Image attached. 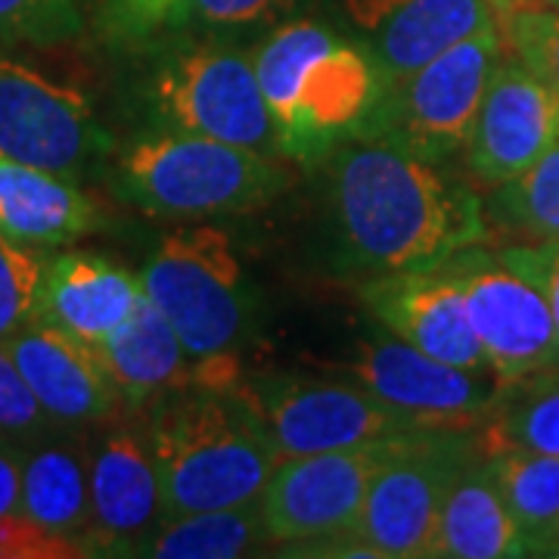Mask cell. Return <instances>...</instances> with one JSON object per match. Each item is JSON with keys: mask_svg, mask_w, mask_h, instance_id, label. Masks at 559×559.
<instances>
[{"mask_svg": "<svg viewBox=\"0 0 559 559\" xmlns=\"http://www.w3.org/2000/svg\"><path fill=\"white\" fill-rule=\"evenodd\" d=\"M507 44L498 22L463 38L414 75L382 91L355 140H377L426 162H444L466 150L481 97Z\"/></svg>", "mask_w": 559, "mask_h": 559, "instance_id": "5", "label": "cell"}, {"mask_svg": "<svg viewBox=\"0 0 559 559\" xmlns=\"http://www.w3.org/2000/svg\"><path fill=\"white\" fill-rule=\"evenodd\" d=\"M540 7H557L559 10V0H540Z\"/></svg>", "mask_w": 559, "mask_h": 559, "instance_id": "39", "label": "cell"}, {"mask_svg": "<svg viewBox=\"0 0 559 559\" xmlns=\"http://www.w3.org/2000/svg\"><path fill=\"white\" fill-rule=\"evenodd\" d=\"M485 218L525 242L559 240V140L520 178L495 187Z\"/></svg>", "mask_w": 559, "mask_h": 559, "instance_id": "28", "label": "cell"}, {"mask_svg": "<svg viewBox=\"0 0 559 559\" xmlns=\"http://www.w3.org/2000/svg\"><path fill=\"white\" fill-rule=\"evenodd\" d=\"M3 345L53 423H100L119 411V389L109 380L94 345L40 318L25 323Z\"/></svg>", "mask_w": 559, "mask_h": 559, "instance_id": "17", "label": "cell"}, {"mask_svg": "<svg viewBox=\"0 0 559 559\" xmlns=\"http://www.w3.org/2000/svg\"><path fill=\"white\" fill-rule=\"evenodd\" d=\"M559 140V94L520 57L503 50L481 97L466 168L481 187L520 178Z\"/></svg>", "mask_w": 559, "mask_h": 559, "instance_id": "13", "label": "cell"}, {"mask_svg": "<svg viewBox=\"0 0 559 559\" xmlns=\"http://www.w3.org/2000/svg\"><path fill=\"white\" fill-rule=\"evenodd\" d=\"M91 554H143L165 522L159 466L150 439L116 429L91 454Z\"/></svg>", "mask_w": 559, "mask_h": 559, "instance_id": "15", "label": "cell"}, {"mask_svg": "<svg viewBox=\"0 0 559 559\" xmlns=\"http://www.w3.org/2000/svg\"><path fill=\"white\" fill-rule=\"evenodd\" d=\"M503 44L559 94V10L522 7L498 16Z\"/></svg>", "mask_w": 559, "mask_h": 559, "instance_id": "31", "label": "cell"}, {"mask_svg": "<svg viewBox=\"0 0 559 559\" xmlns=\"http://www.w3.org/2000/svg\"><path fill=\"white\" fill-rule=\"evenodd\" d=\"M242 392L264 423L280 460L360 448L417 429L360 382L299 380L277 373L242 380Z\"/></svg>", "mask_w": 559, "mask_h": 559, "instance_id": "10", "label": "cell"}, {"mask_svg": "<svg viewBox=\"0 0 559 559\" xmlns=\"http://www.w3.org/2000/svg\"><path fill=\"white\" fill-rule=\"evenodd\" d=\"M47 261L32 246L0 234V342L38 320Z\"/></svg>", "mask_w": 559, "mask_h": 559, "instance_id": "29", "label": "cell"}, {"mask_svg": "<svg viewBox=\"0 0 559 559\" xmlns=\"http://www.w3.org/2000/svg\"><path fill=\"white\" fill-rule=\"evenodd\" d=\"M330 197L345 264L367 277L432 271L488 240L473 187L389 143H340L330 153Z\"/></svg>", "mask_w": 559, "mask_h": 559, "instance_id": "1", "label": "cell"}, {"mask_svg": "<svg viewBox=\"0 0 559 559\" xmlns=\"http://www.w3.org/2000/svg\"><path fill=\"white\" fill-rule=\"evenodd\" d=\"M150 448L159 466L165 520L255 503L280 463L242 380L183 382L153 401Z\"/></svg>", "mask_w": 559, "mask_h": 559, "instance_id": "2", "label": "cell"}, {"mask_svg": "<svg viewBox=\"0 0 559 559\" xmlns=\"http://www.w3.org/2000/svg\"><path fill=\"white\" fill-rule=\"evenodd\" d=\"M385 87V75L367 47L336 40L301 79L296 124L283 143V156L318 162L345 140H355Z\"/></svg>", "mask_w": 559, "mask_h": 559, "instance_id": "16", "label": "cell"}, {"mask_svg": "<svg viewBox=\"0 0 559 559\" xmlns=\"http://www.w3.org/2000/svg\"><path fill=\"white\" fill-rule=\"evenodd\" d=\"M100 227L94 200L72 178L0 156V234L44 249L69 246Z\"/></svg>", "mask_w": 559, "mask_h": 559, "instance_id": "20", "label": "cell"}, {"mask_svg": "<svg viewBox=\"0 0 559 559\" xmlns=\"http://www.w3.org/2000/svg\"><path fill=\"white\" fill-rule=\"evenodd\" d=\"M94 557L79 538L57 535L25 513L0 516V559H79Z\"/></svg>", "mask_w": 559, "mask_h": 559, "instance_id": "33", "label": "cell"}, {"mask_svg": "<svg viewBox=\"0 0 559 559\" xmlns=\"http://www.w3.org/2000/svg\"><path fill=\"white\" fill-rule=\"evenodd\" d=\"M463 286L485 358L507 385L559 370V333L535 280L500 252L469 246L444 264Z\"/></svg>", "mask_w": 559, "mask_h": 559, "instance_id": "8", "label": "cell"}, {"mask_svg": "<svg viewBox=\"0 0 559 559\" xmlns=\"http://www.w3.org/2000/svg\"><path fill=\"white\" fill-rule=\"evenodd\" d=\"M333 44H336V38L323 25L299 20L280 25L277 32L252 53L261 94H264V103H267L274 124H277L280 153H283V143L296 124V100H299L301 79H305L308 66L318 60L320 53H326Z\"/></svg>", "mask_w": 559, "mask_h": 559, "instance_id": "27", "label": "cell"}, {"mask_svg": "<svg viewBox=\"0 0 559 559\" xmlns=\"http://www.w3.org/2000/svg\"><path fill=\"white\" fill-rule=\"evenodd\" d=\"M352 20L370 35L367 50L399 84L463 38L498 22L491 0H348Z\"/></svg>", "mask_w": 559, "mask_h": 559, "instance_id": "18", "label": "cell"}, {"mask_svg": "<svg viewBox=\"0 0 559 559\" xmlns=\"http://www.w3.org/2000/svg\"><path fill=\"white\" fill-rule=\"evenodd\" d=\"M469 429H411L395 439L352 528L382 559L432 554L441 507L466 463L479 457Z\"/></svg>", "mask_w": 559, "mask_h": 559, "instance_id": "6", "label": "cell"}, {"mask_svg": "<svg viewBox=\"0 0 559 559\" xmlns=\"http://www.w3.org/2000/svg\"><path fill=\"white\" fill-rule=\"evenodd\" d=\"M261 544H271V538L255 500L165 520L143 554L156 559H237L255 554Z\"/></svg>", "mask_w": 559, "mask_h": 559, "instance_id": "24", "label": "cell"}, {"mask_svg": "<svg viewBox=\"0 0 559 559\" xmlns=\"http://www.w3.org/2000/svg\"><path fill=\"white\" fill-rule=\"evenodd\" d=\"M293 0H180L168 20V28L183 25H209V28H234L267 20Z\"/></svg>", "mask_w": 559, "mask_h": 559, "instance_id": "34", "label": "cell"}, {"mask_svg": "<svg viewBox=\"0 0 559 559\" xmlns=\"http://www.w3.org/2000/svg\"><path fill=\"white\" fill-rule=\"evenodd\" d=\"M360 299L380 320L382 330L411 342L432 358L466 367L491 370L476 326L469 320L463 286L441 267L432 271H399L364 280Z\"/></svg>", "mask_w": 559, "mask_h": 559, "instance_id": "14", "label": "cell"}, {"mask_svg": "<svg viewBox=\"0 0 559 559\" xmlns=\"http://www.w3.org/2000/svg\"><path fill=\"white\" fill-rule=\"evenodd\" d=\"M81 28L79 0H0V47H53L79 38Z\"/></svg>", "mask_w": 559, "mask_h": 559, "instance_id": "30", "label": "cell"}, {"mask_svg": "<svg viewBox=\"0 0 559 559\" xmlns=\"http://www.w3.org/2000/svg\"><path fill=\"white\" fill-rule=\"evenodd\" d=\"M500 255L510 264H516L522 274H528L544 289L559 333V240L516 242V246L500 249Z\"/></svg>", "mask_w": 559, "mask_h": 559, "instance_id": "36", "label": "cell"}, {"mask_svg": "<svg viewBox=\"0 0 559 559\" xmlns=\"http://www.w3.org/2000/svg\"><path fill=\"white\" fill-rule=\"evenodd\" d=\"M190 360L234 355L255 318L249 277L230 237L212 224L165 234L140 274Z\"/></svg>", "mask_w": 559, "mask_h": 559, "instance_id": "4", "label": "cell"}, {"mask_svg": "<svg viewBox=\"0 0 559 559\" xmlns=\"http://www.w3.org/2000/svg\"><path fill=\"white\" fill-rule=\"evenodd\" d=\"M429 557L444 559H513L532 557L528 540L513 520L498 479L479 454L463 466L441 507L439 528Z\"/></svg>", "mask_w": 559, "mask_h": 559, "instance_id": "21", "label": "cell"}, {"mask_svg": "<svg viewBox=\"0 0 559 559\" xmlns=\"http://www.w3.org/2000/svg\"><path fill=\"white\" fill-rule=\"evenodd\" d=\"M550 373H554V377H557V380H559V370H550Z\"/></svg>", "mask_w": 559, "mask_h": 559, "instance_id": "41", "label": "cell"}, {"mask_svg": "<svg viewBox=\"0 0 559 559\" xmlns=\"http://www.w3.org/2000/svg\"><path fill=\"white\" fill-rule=\"evenodd\" d=\"M100 355L109 380L119 389L121 404L146 407L165 392L178 389L187 380V352L180 345L175 326L143 293L138 308L119 323L100 345H94Z\"/></svg>", "mask_w": 559, "mask_h": 559, "instance_id": "22", "label": "cell"}, {"mask_svg": "<svg viewBox=\"0 0 559 559\" xmlns=\"http://www.w3.org/2000/svg\"><path fill=\"white\" fill-rule=\"evenodd\" d=\"M532 557L554 554L559 544V457L532 451L485 454Z\"/></svg>", "mask_w": 559, "mask_h": 559, "instance_id": "25", "label": "cell"}, {"mask_svg": "<svg viewBox=\"0 0 559 559\" xmlns=\"http://www.w3.org/2000/svg\"><path fill=\"white\" fill-rule=\"evenodd\" d=\"M87 466L91 457L79 444L38 439L28 454H22V513L57 535L84 540L91 520Z\"/></svg>", "mask_w": 559, "mask_h": 559, "instance_id": "23", "label": "cell"}, {"mask_svg": "<svg viewBox=\"0 0 559 559\" xmlns=\"http://www.w3.org/2000/svg\"><path fill=\"white\" fill-rule=\"evenodd\" d=\"M352 380L370 389L389 407L401 411L417 429H479L495 414L507 382L495 370H466L432 358L380 333L358 345V355L342 364Z\"/></svg>", "mask_w": 559, "mask_h": 559, "instance_id": "11", "label": "cell"}, {"mask_svg": "<svg viewBox=\"0 0 559 559\" xmlns=\"http://www.w3.org/2000/svg\"><path fill=\"white\" fill-rule=\"evenodd\" d=\"M395 439L280 460L259 498L271 544L296 547L352 532Z\"/></svg>", "mask_w": 559, "mask_h": 559, "instance_id": "12", "label": "cell"}, {"mask_svg": "<svg viewBox=\"0 0 559 559\" xmlns=\"http://www.w3.org/2000/svg\"><path fill=\"white\" fill-rule=\"evenodd\" d=\"M140 299V277L121 264L91 252H66L47 261L38 318L87 345H100Z\"/></svg>", "mask_w": 559, "mask_h": 559, "instance_id": "19", "label": "cell"}, {"mask_svg": "<svg viewBox=\"0 0 559 559\" xmlns=\"http://www.w3.org/2000/svg\"><path fill=\"white\" fill-rule=\"evenodd\" d=\"M283 187L286 171L274 156L180 131L138 140L119 165L121 200L156 218L252 212Z\"/></svg>", "mask_w": 559, "mask_h": 559, "instance_id": "3", "label": "cell"}, {"mask_svg": "<svg viewBox=\"0 0 559 559\" xmlns=\"http://www.w3.org/2000/svg\"><path fill=\"white\" fill-rule=\"evenodd\" d=\"M495 3V13L503 16V13H513V10H522V7H540V0H491Z\"/></svg>", "mask_w": 559, "mask_h": 559, "instance_id": "38", "label": "cell"}, {"mask_svg": "<svg viewBox=\"0 0 559 559\" xmlns=\"http://www.w3.org/2000/svg\"><path fill=\"white\" fill-rule=\"evenodd\" d=\"M550 557H559V544H557V547H554V554H550Z\"/></svg>", "mask_w": 559, "mask_h": 559, "instance_id": "40", "label": "cell"}, {"mask_svg": "<svg viewBox=\"0 0 559 559\" xmlns=\"http://www.w3.org/2000/svg\"><path fill=\"white\" fill-rule=\"evenodd\" d=\"M150 100L168 131L224 140L274 159L283 156L277 124L246 53L227 47L178 53L153 72Z\"/></svg>", "mask_w": 559, "mask_h": 559, "instance_id": "7", "label": "cell"}, {"mask_svg": "<svg viewBox=\"0 0 559 559\" xmlns=\"http://www.w3.org/2000/svg\"><path fill=\"white\" fill-rule=\"evenodd\" d=\"M53 419L44 414L28 382L22 380L16 360L0 342V436L10 441L44 439Z\"/></svg>", "mask_w": 559, "mask_h": 559, "instance_id": "32", "label": "cell"}, {"mask_svg": "<svg viewBox=\"0 0 559 559\" xmlns=\"http://www.w3.org/2000/svg\"><path fill=\"white\" fill-rule=\"evenodd\" d=\"M180 0H106L103 32L116 44H140L168 28Z\"/></svg>", "mask_w": 559, "mask_h": 559, "instance_id": "35", "label": "cell"}, {"mask_svg": "<svg viewBox=\"0 0 559 559\" xmlns=\"http://www.w3.org/2000/svg\"><path fill=\"white\" fill-rule=\"evenodd\" d=\"M481 454L532 451L559 457V380L547 370L507 385L495 414L479 426Z\"/></svg>", "mask_w": 559, "mask_h": 559, "instance_id": "26", "label": "cell"}, {"mask_svg": "<svg viewBox=\"0 0 559 559\" xmlns=\"http://www.w3.org/2000/svg\"><path fill=\"white\" fill-rule=\"evenodd\" d=\"M112 150L87 97L0 53V156L79 180Z\"/></svg>", "mask_w": 559, "mask_h": 559, "instance_id": "9", "label": "cell"}, {"mask_svg": "<svg viewBox=\"0 0 559 559\" xmlns=\"http://www.w3.org/2000/svg\"><path fill=\"white\" fill-rule=\"evenodd\" d=\"M22 503V454L16 441L0 436V516L20 513Z\"/></svg>", "mask_w": 559, "mask_h": 559, "instance_id": "37", "label": "cell"}]
</instances>
